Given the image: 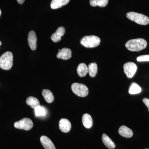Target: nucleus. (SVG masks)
<instances>
[{
	"label": "nucleus",
	"mask_w": 149,
	"mask_h": 149,
	"mask_svg": "<svg viewBox=\"0 0 149 149\" xmlns=\"http://www.w3.org/2000/svg\"><path fill=\"white\" fill-rule=\"evenodd\" d=\"M147 42L142 38L132 39L125 43V46L128 50L131 52H139L146 47Z\"/></svg>",
	"instance_id": "f257e3e1"
},
{
	"label": "nucleus",
	"mask_w": 149,
	"mask_h": 149,
	"mask_svg": "<svg viewBox=\"0 0 149 149\" xmlns=\"http://www.w3.org/2000/svg\"><path fill=\"white\" fill-rule=\"evenodd\" d=\"M13 65V55L10 52H6L0 57V68L9 70Z\"/></svg>",
	"instance_id": "f03ea898"
},
{
	"label": "nucleus",
	"mask_w": 149,
	"mask_h": 149,
	"mask_svg": "<svg viewBox=\"0 0 149 149\" xmlns=\"http://www.w3.org/2000/svg\"><path fill=\"white\" fill-rule=\"evenodd\" d=\"M127 18L141 25H147L149 23V18L142 14L130 12L126 14Z\"/></svg>",
	"instance_id": "7ed1b4c3"
},
{
	"label": "nucleus",
	"mask_w": 149,
	"mask_h": 149,
	"mask_svg": "<svg viewBox=\"0 0 149 149\" xmlns=\"http://www.w3.org/2000/svg\"><path fill=\"white\" fill-rule=\"evenodd\" d=\"M100 39L94 35L86 36L80 40V44L86 48H94L97 47L100 43Z\"/></svg>",
	"instance_id": "20e7f679"
},
{
	"label": "nucleus",
	"mask_w": 149,
	"mask_h": 149,
	"mask_svg": "<svg viewBox=\"0 0 149 149\" xmlns=\"http://www.w3.org/2000/svg\"><path fill=\"white\" fill-rule=\"evenodd\" d=\"M73 93L80 97H85L89 93L88 88L86 85L79 83H74L71 85Z\"/></svg>",
	"instance_id": "39448f33"
},
{
	"label": "nucleus",
	"mask_w": 149,
	"mask_h": 149,
	"mask_svg": "<svg viewBox=\"0 0 149 149\" xmlns=\"http://www.w3.org/2000/svg\"><path fill=\"white\" fill-rule=\"evenodd\" d=\"M14 125L15 128L29 130L33 127V123L30 118H25L15 123Z\"/></svg>",
	"instance_id": "423d86ee"
},
{
	"label": "nucleus",
	"mask_w": 149,
	"mask_h": 149,
	"mask_svg": "<svg viewBox=\"0 0 149 149\" xmlns=\"http://www.w3.org/2000/svg\"><path fill=\"white\" fill-rule=\"evenodd\" d=\"M123 70L127 77L128 78H131L134 76L137 71V65L134 63L129 62L124 65Z\"/></svg>",
	"instance_id": "0eeeda50"
},
{
	"label": "nucleus",
	"mask_w": 149,
	"mask_h": 149,
	"mask_svg": "<svg viewBox=\"0 0 149 149\" xmlns=\"http://www.w3.org/2000/svg\"><path fill=\"white\" fill-rule=\"evenodd\" d=\"M59 128L62 132L63 133H68L71 128V123L68 119L66 118H62L59 123Z\"/></svg>",
	"instance_id": "6e6552de"
},
{
	"label": "nucleus",
	"mask_w": 149,
	"mask_h": 149,
	"mask_svg": "<svg viewBox=\"0 0 149 149\" xmlns=\"http://www.w3.org/2000/svg\"><path fill=\"white\" fill-rule=\"evenodd\" d=\"M37 37L34 31L29 32L28 36V42L32 50H35L37 48Z\"/></svg>",
	"instance_id": "1a4fd4ad"
},
{
	"label": "nucleus",
	"mask_w": 149,
	"mask_h": 149,
	"mask_svg": "<svg viewBox=\"0 0 149 149\" xmlns=\"http://www.w3.org/2000/svg\"><path fill=\"white\" fill-rule=\"evenodd\" d=\"M58 58L63 60H68L72 56V52L70 49L64 48L59 52L56 56Z\"/></svg>",
	"instance_id": "9d476101"
},
{
	"label": "nucleus",
	"mask_w": 149,
	"mask_h": 149,
	"mask_svg": "<svg viewBox=\"0 0 149 149\" xmlns=\"http://www.w3.org/2000/svg\"><path fill=\"white\" fill-rule=\"evenodd\" d=\"M65 29L64 27H58L56 32L51 36V38L54 42H58L61 40V37L64 35Z\"/></svg>",
	"instance_id": "9b49d317"
},
{
	"label": "nucleus",
	"mask_w": 149,
	"mask_h": 149,
	"mask_svg": "<svg viewBox=\"0 0 149 149\" xmlns=\"http://www.w3.org/2000/svg\"><path fill=\"white\" fill-rule=\"evenodd\" d=\"M40 141L45 149H56L53 142L47 136H41Z\"/></svg>",
	"instance_id": "f8f14e48"
},
{
	"label": "nucleus",
	"mask_w": 149,
	"mask_h": 149,
	"mask_svg": "<svg viewBox=\"0 0 149 149\" xmlns=\"http://www.w3.org/2000/svg\"><path fill=\"white\" fill-rule=\"evenodd\" d=\"M118 133L120 136L126 138H131L133 135V131L125 125L120 126L118 130Z\"/></svg>",
	"instance_id": "ddd939ff"
},
{
	"label": "nucleus",
	"mask_w": 149,
	"mask_h": 149,
	"mask_svg": "<svg viewBox=\"0 0 149 149\" xmlns=\"http://www.w3.org/2000/svg\"><path fill=\"white\" fill-rule=\"evenodd\" d=\"M70 0H52L51 3V7L53 9L60 8L66 5L69 3Z\"/></svg>",
	"instance_id": "4468645a"
},
{
	"label": "nucleus",
	"mask_w": 149,
	"mask_h": 149,
	"mask_svg": "<svg viewBox=\"0 0 149 149\" xmlns=\"http://www.w3.org/2000/svg\"><path fill=\"white\" fill-rule=\"evenodd\" d=\"M82 122L83 125L85 128H90L93 125V120L91 116L88 113H85L82 117Z\"/></svg>",
	"instance_id": "2eb2a0df"
},
{
	"label": "nucleus",
	"mask_w": 149,
	"mask_h": 149,
	"mask_svg": "<svg viewBox=\"0 0 149 149\" xmlns=\"http://www.w3.org/2000/svg\"><path fill=\"white\" fill-rule=\"evenodd\" d=\"M102 141L104 145L108 148L113 149L115 148V144L111 139H110L109 137L105 133L103 134L102 136Z\"/></svg>",
	"instance_id": "dca6fc26"
},
{
	"label": "nucleus",
	"mask_w": 149,
	"mask_h": 149,
	"mask_svg": "<svg viewBox=\"0 0 149 149\" xmlns=\"http://www.w3.org/2000/svg\"><path fill=\"white\" fill-rule=\"evenodd\" d=\"M77 72L80 77H85L88 73V66L85 63H81L77 68Z\"/></svg>",
	"instance_id": "f3484780"
},
{
	"label": "nucleus",
	"mask_w": 149,
	"mask_h": 149,
	"mask_svg": "<svg viewBox=\"0 0 149 149\" xmlns=\"http://www.w3.org/2000/svg\"><path fill=\"white\" fill-rule=\"evenodd\" d=\"M42 94L47 102L51 103L54 102V98L53 94L49 90L44 89L42 92Z\"/></svg>",
	"instance_id": "a211bd4d"
},
{
	"label": "nucleus",
	"mask_w": 149,
	"mask_h": 149,
	"mask_svg": "<svg viewBox=\"0 0 149 149\" xmlns=\"http://www.w3.org/2000/svg\"><path fill=\"white\" fill-rule=\"evenodd\" d=\"M26 103L27 105L30 106L32 109H34L40 105V102L39 100L35 97L30 96L27 98L26 100Z\"/></svg>",
	"instance_id": "6ab92c4d"
},
{
	"label": "nucleus",
	"mask_w": 149,
	"mask_h": 149,
	"mask_svg": "<svg viewBox=\"0 0 149 149\" xmlns=\"http://www.w3.org/2000/svg\"><path fill=\"white\" fill-rule=\"evenodd\" d=\"M88 73L91 77H95L97 72L98 68L95 63H92L88 65Z\"/></svg>",
	"instance_id": "aec40b11"
},
{
	"label": "nucleus",
	"mask_w": 149,
	"mask_h": 149,
	"mask_svg": "<svg viewBox=\"0 0 149 149\" xmlns=\"http://www.w3.org/2000/svg\"><path fill=\"white\" fill-rule=\"evenodd\" d=\"M109 0H90V3L92 6H99L101 7L106 6L108 3Z\"/></svg>",
	"instance_id": "412c9836"
},
{
	"label": "nucleus",
	"mask_w": 149,
	"mask_h": 149,
	"mask_svg": "<svg viewBox=\"0 0 149 149\" xmlns=\"http://www.w3.org/2000/svg\"><path fill=\"white\" fill-rule=\"evenodd\" d=\"M142 91L141 87L136 83H133L129 88V93L131 95L139 94Z\"/></svg>",
	"instance_id": "4be33fe9"
},
{
	"label": "nucleus",
	"mask_w": 149,
	"mask_h": 149,
	"mask_svg": "<svg viewBox=\"0 0 149 149\" xmlns=\"http://www.w3.org/2000/svg\"><path fill=\"white\" fill-rule=\"evenodd\" d=\"M35 115L38 117L44 116L46 115V110L44 107L39 106L35 109Z\"/></svg>",
	"instance_id": "5701e85b"
},
{
	"label": "nucleus",
	"mask_w": 149,
	"mask_h": 149,
	"mask_svg": "<svg viewBox=\"0 0 149 149\" xmlns=\"http://www.w3.org/2000/svg\"><path fill=\"white\" fill-rule=\"evenodd\" d=\"M137 61L139 62L149 61V55H144L137 57Z\"/></svg>",
	"instance_id": "b1692460"
},
{
	"label": "nucleus",
	"mask_w": 149,
	"mask_h": 149,
	"mask_svg": "<svg viewBox=\"0 0 149 149\" xmlns=\"http://www.w3.org/2000/svg\"><path fill=\"white\" fill-rule=\"evenodd\" d=\"M143 102L144 104H146L147 107L148 109V111H149V99L148 98H144L143 100Z\"/></svg>",
	"instance_id": "393cba45"
},
{
	"label": "nucleus",
	"mask_w": 149,
	"mask_h": 149,
	"mask_svg": "<svg viewBox=\"0 0 149 149\" xmlns=\"http://www.w3.org/2000/svg\"><path fill=\"white\" fill-rule=\"evenodd\" d=\"M17 1L20 4H22L23 3H24L25 0H17Z\"/></svg>",
	"instance_id": "a878e982"
},
{
	"label": "nucleus",
	"mask_w": 149,
	"mask_h": 149,
	"mask_svg": "<svg viewBox=\"0 0 149 149\" xmlns=\"http://www.w3.org/2000/svg\"><path fill=\"white\" fill-rule=\"evenodd\" d=\"M2 45V43H1V41H0V46L1 45Z\"/></svg>",
	"instance_id": "bb28decb"
},
{
	"label": "nucleus",
	"mask_w": 149,
	"mask_h": 149,
	"mask_svg": "<svg viewBox=\"0 0 149 149\" xmlns=\"http://www.w3.org/2000/svg\"><path fill=\"white\" fill-rule=\"evenodd\" d=\"M1 10H0V15H1Z\"/></svg>",
	"instance_id": "cd10ccee"
},
{
	"label": "nucleus",
	"mask_w": 149,
	"mask_h": 149,
	"mask_svg": "<svg viewBox=\"0 0 149 149\" xmlns=\"http://www.w3.org/2000/svg\"></svg>",
	"instance_id": "c85d7f7f"
}]
</instances>
